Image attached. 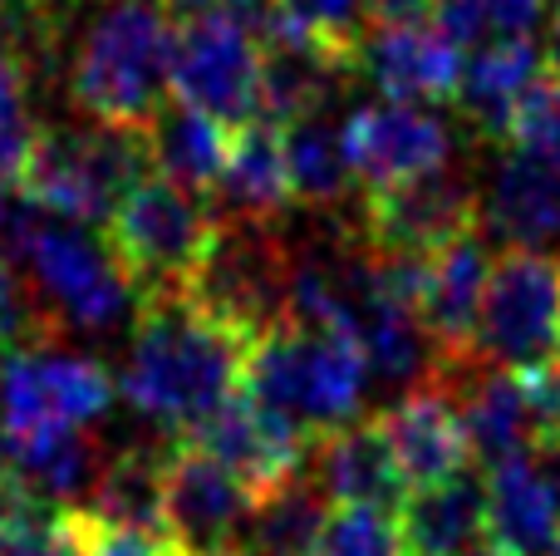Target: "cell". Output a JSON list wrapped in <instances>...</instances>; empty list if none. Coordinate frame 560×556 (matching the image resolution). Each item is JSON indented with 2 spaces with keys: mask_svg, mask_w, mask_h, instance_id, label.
<instances>
[{
  "mask_svg": "<svg viewBox=\"0 0 560 556\" xmlns=\"http://www.w3.org/2000/svg\"><path fill=\"white\" fill-rule=\"evenodd\" d=\"M280 138H285L295 202H310V207L345 202V193L354 187V167H349L339 124H329V114H310V118H295V124L280 128Z\"/></svg>",
  "mask_w": 560,
  "mask_h": 556,
  "instance_id": "obj_30",
  "label": "cell"
},
{
  "mask_svg": "<svg viewBox=\"0 0 560 556\" xmlns=\"http://www.w3.org/2000/svg\"><path fill=\"white\" fill-rule=\"evenodd\" d=\"M217 202L236 222H276L290 202H295V183H290L285 163V138L276 124L252 118L232 134V153H226L222 183H217Z\"/></svg>",
  "mask_w": 560,
  "mask_h": 556,
  "instance_id": "obj_25",
  "label": "cell"
},
{
  "mask_svg": "<svg viewBox=\"0 0 560 556\" xmlns=\"http://www.w3.org/2000/svg\"><path fill=\"white\" fill-rule=\"evenodd\" d=\"M546 55L532 39H502V45H482L477 55L463 59V79H457V114L472 124V134L512 143V124L532 89L541 84Z\"/></svg>",
  "mask_w": 560,
  "mask_h": 556,
  "instance_id": "obj_22",
  "label": "cell"
},
{
  "mask_svg": "<svg viewBox=\"0 0 560 556\" xmlns=\"http://www.w3.org/2000/svg\"><path fill=\"white\" fill-rule=\"evenodd\" d=\"M463 45L438 20L418 25H369L354 45V74L374 84L378 99L404 104H453L463 79Z\"/></svg>",
  "mask_w": 560,
  "mask_h": 556,
  "instance_id": "obj_15",
  "label": "cell"
},
{
  "mask_svg": "<svg viewBox=\"0 0 560 556\" xmlns=\"http://www.w3.org/2000/svg\"><path fill=\"white\" fill-rule=\"evenodd\" d=\"M546 65L560 74V15L551 20V35H546Z\"/></svg>",
  "mask_w": 560,
  "mask_h": 556,
  "instance_id": "obj_42",
  "label": "cell"
},
{
  "mask_svg": "<svg viewBox=\"0 0 560 556\" xmlns=\"http://www.w3.org/2000/svg\"><path fill=\"white\" fill-rule=\"evenodd\" d=\"M0 443H5L10 478L45 508H69L74 498H89L98 468H104L89 429L30 433V439H0Z\"/></svg>",
  "mask_w": 560,
  "mask_h": 556,
  "instance_id": "obj_27",
  "label": "cell"
},
{
  "mask_svg": "<svg viewBox=\"0 0 560 556\" xmlns=\"http://www.w3.org/2000/svg\"><path fill=\"white\" fill-rule=\"evenodd\" d=\"M35 108H30V69L20 55L0 49V173L15 177L35 143Z\"/></svg>",
  "mask_w": 560,
  "mask_h": 556,
  "instance_id": "obj_34",
  "label": "cell"
},
{
  "mask_svg": "<svg viewBox=\"0 0 560 556\" xmlns=\"http://www.w3.org/2000/svg\"><path fill=\"white\" fill-rule=\"evenodd\" d=\"M261 45V118L276 128L325 114L345 79H354V49L325 45L300 30H266Z\"/></svg>",
  "mask_w": 560,
  "mask_h": 556,
  "instance_id": "obj_20",
  "label": "cell"
},
{
  "mask_svg": "<svg viewBox=\"0 0 560 556\" xmlns=\"http://www.w3.org/2000/svg\"><path fill=\"white\" fill-rule=\"evenodd\" d=\"M153 173L143 124H45L30 143L15 187L25 207L65 222L104 227L118 197Z\"/></svg>",
  "mask_w": 560,
  "mask_h": 556,
  "instance_id": "obj_4",
  "label": "cell"
},
{
  "mask_svg": "<svg viewBox=\"0 0 560 556\" xmlns=\"http://www.w3.org/2000/svg\"><path fill=\"white\" fill-rule=\"evenodd\" d=\"M551 556H560V542H556V552H551Z\"/></svg>",
  "mask_w": 560,
  "mask_h": 556,
  "instance_id": "obj_48",
  "label": "cell"
},
{
  "mask_svg": "<svg viewBox=\"0 0 560 556\" xmlns=\"http://www.w3.org/2000/svg\"><path fill=\"white\" fill-rule=\"evenodd\" d=\"M492 266H497V256L477 227L463 232L457 242H447L443 252L428 256L418 315H423L428 335L438 345V364L477 350V321H482V305H487Z\"/></svg>",
  "mask_w": 560,
  "mask_h": 556,
  "instance_id": "obj_19",
  "label": "cell"
},
{
  "mask_svg": "<svg viewBox=\"0 0 560 556\" xmlns=\"http://www.w3.org/2000/svg\"><path fill=\"white\" fill-rule=\"evenodd\" d=\"M266 30H300V35H315L325 45L354 49L359 35L369 30V0H276V15Z\"/></svg>",
  "mask_w": 560,
  "mask_h": 556,
  "instance_id": "obj_33",
  "label": "cell"
},
{
  "mask_svg": "<svg viewBox=\"0 0 560 556\" xmlns=\"http://www.w3.org/2000/svg\"><path fill=\"white\" fill-rule=\"evenodd\" d=\"M398 537L413 556H472L487 547V483L457 473L447 483L413 488L398 508Z\"/></svg>",
  "mask_w": 560,
  "mask_h": 556,
  "instance_id": "obj_24",
  "label": "cell"
},
{
  "mask_svg": "<svg viewBox=\"0 0 560 556\" xmlns=\"http://www.w3.org/2000/svg\"><path fill=\"white\" fill-rule=\"evenodd\" d=\"M433 0H369V25H418L433 20Z\"/></svg>",
  "mask_w": 560,
  "mask_h": 556,
  "instance_id": "obj_39",
  "label": "cell"
},
{
  "mask_svg": "<svg viewBox=\"0 0 560 556\" xmlns=\"http://www.w3.org/2000/svg\"><path fill=\"white\" fill-rule=\"evenodd\" d=\"M163 5L173 10L177 20H183V15H197V10H207V5H212V0H163Z\"/></svg>",
  "mask_w": 560,
  "mask_h": 556,
  "instance_id": "obj_43",
  "label": "cell"
},
{
  "mask_svg": "<svg viewBox=\"0 0 560 556\" xmlns=\"http://www.w3.org/2000/svg\"><path fill=\"white\" fill-rule=\"evenodd\" d=\"M551 364H556V374H560V350H556V360H551Z\"/></svg>",
  "mask_w": 560,
  "mask_h": 556,
  "instance_id": "obj_46",
  "label": "cell"
},
{
  "mask_svg": "<svg viewBox=\"0 0 560 556\" xmlns=\"http://www.w3.org/2000/svg\"><path fill=\"white\" fill-rule=\"evenodd\" d=\"M261 30L232 10H197L177 20L173 99L242 128L261 118Z\"/></svg>",
  "mask_w": 560,
  "mask_h": 556,
  "instance_id": "obj_8",
  "label": "cell"
},
{
  "mask_svg": "<svg viewBox=\"0 0 560 556\" xmlns=\"http://www.w3.org/2000/svg\"><path fill=\"white\" fill-rule=\"evenodd\" d=\"M118 399V380L79 350L49 340L0 355V439L89 429Z\"/></svg>",
  "mask_w": 560,
  "mask_h": 556,
  "instance_id": "obj_7",
  "label": "cell"
},
{
  "mask_svg": "<svg viewBox=\"0 0 560 556\" xmlns=\"http://www.w3.org/2000/svg\"><path fill=\"white\" fill-rule=\"evenodd\" d=\"M25 197H20V187H15V177L10 173H0V242L5 246H15V232H20V222H25Z\"/></svg>",
  "mask_w": 560,
  "mask_h": 556,
  "instance_id": "obj_40",
  "label": "cell"
},
{
  "mask_svg": "<svg viewBox=\"0 0 560 556\" xmlns=\"http://www.w3.org/2000/svg\"><path fill=\"white\" fill-rule=\"evenodd\" d=\"M310 473L329 493L335 508H384L398 512L408 502V478L388 449L378 419H354L345 429H329L310 449Z\"/></svg>",
  "mask_w": 560,
  "mask_h": 556,
  "instance_id": "obj_21",
  "label": "cell"
},
{
  "mask_svg": "<svg viewBox=\"0 0 560 556\" xmlns=\"http://www.w3.org/2000/svg\"><path fill=\"white\" fill-rule=\"evenodd\" d=\"M217 227L222 217L197 193L148 173L118 197V207L104 222V236L118 252L124 271L133 276L138 296L153 301V296H177L192 286L202 256L212 252Z\"/></svg>",
  "mask_w": 560,
  "mask_h": 556,
  "instance_id": "obj_6",
  "label": "cell"
},
{
  "mask_svg": "<svg viewBox=\"0 0 560 556\" xmlns=\"http://www.w3.org/2000/svg\"><path fill=\"white\" fill-rule=\"evenodd\" d=\"M512 143L560 163V74L541 79V84L532 89V99L522 104V114H516V124H512Z\"/></svg>",
  "mask_w": 560,
  "mask_h": 556,
  "instance_id": "obj_37",
  "label": "cell"
},
{
  "mask_svg": "<svg viewBox=\"0 0 560 556\" xmlns=\"http://www.w3.org/2000/svg\"><path fill=\"white\" fill-rule=\"evenodd\" d=\"M0 556H69L65 508L25 502L0 522Z\"/></svg>",
  "mask_w": 560,
  "mask_h": 556,
  "instance_id": "obj_35",
  "label": "cell"
},
{
  "mask_svg": "<svg viewBox=\"0 0 560 556\" xmlns=\"http://www.w3.org/2000/svg\"><path fill=\"white\" fill-rule=\"evenodd\" d=\"M10 252H20L39 301L74 331L98 335L128 325V315L143 311V296H138L133 276L124 271L118 252L108 246V236H98L84 222L25 212Z\"/></svg>",
  "mask_w": 560,
  "mask_h": 556,
  "instance_id": "obj_5",
  "label": "cell"
},
{
  "mask_svg": "<svg viewBox=\"0 0 560 556\" xmlns=\"http://www.w3.org/2000/svg\"><path fill=\"white\" fill-rule=\"evenodd\" d=\"M183 439H192L197 449L222 459L232 473H242L256 493L276 488V483L295 478L300 468H310V449H315V439H305L290 419L266 409L252 390H236L222 409L207 414Z\"/></svg>",
  "mask_w": 560,
  "mask_h": 556,
  "instance_id": "obj_16",
  "label": "cell"
},
{
  "mask_svg": "<svg viewBox=\"0 0 560 556\" xmlns=\"http://www.w3.org/2000/svg\"><path fill=\"white\" fill-rule=\"evenodd\" d=\"M197 305L222 315L242 335H266L271 325L285 321L290 305V256L276 242L271 222H236L222 217L212 236V252L202 256L192 286H187Z\"/></svg>",
  "mask_w": 560,
  "mask_h": 556,
  "instance_id": "obj_9",
  "label": "cell"
},
{
  "mask_svg": "<svg viewBox=\"0 0 560 556\" xmlns=\"http://www.w3.org/2000/svg\"><path fill=\"white\" fill-rule=\"evenodd\" d=\"M232 15H242L246 25H256V30H266L271 25V15H276V0H222Z\"/></svg>",
  "mask_w": 560,
  "mask_h": 556,
  "instance_id": "obj_41",
  "label": "cell"
},
{
  "mask_svg": "<svg viewBox=\"0 0 560 556\" xmlns=\"http://www.w3.org/2000/svg\"><path fill=\"white\" fill-rule=\"evenodd\" d=\"M39 5H59V0H39Z\"/></svg>",
  "mask_w": 560,
  "mask_h": 556,
  "instance_id": "obj_47",
  "label": "cell"
},
{
  "mask_svg": "<svg viewBox=\"0 0 560 556\" xmlns=\"http://www.w3.org/2000/svg\"><path fill=\"white\" fill-rule=\"evenodd\" d=\"M477 193L453 167L364 197V246L378 256H433L477 227Z\"/></svg>",
  "mask_w": 560,
  "mask_h": 556,
  "instance_id": "obj_14",
  "label": "cell"
},
{
  "mask_svg": "<svg viewBox=\"0 0 560 556\" xmlns=\"http://www.w3.org/2000/svg\"><path fill=\"white\" fill-rule=\"evenodd\" d=\"M482 212L487 227L512 246L541 252L560 242V163L512 143V153H502V163L487 177Z\"/></svg>",
  "mask_w": 560,
  "mask_h": 556,
  "instance_id": "obj_23",
  "label": "cell"
},
{
  "mask_svg": "<svg viewBox=\"0 0 560 556\" xmlns=\"http://www.w3.org/2000/svg\"><path fill=\"white\" fill-rule=\"evenodd\" d=\"M404 556H413V552H404Z\"/></svg>",
  "mask_w": 560,
  "mask_h": 556,
  "instance_id": "obj_49",
  "label": "cell"
},
{
  "mask_svg": "<svg viewBox=\"0 0 560 556\" xmlns=\"http://www.w3.org/2000/svg\"><path fill=\"white\" fill-rule=\"evenodd\" d=\"M443 370H447L443 380L447 394H453L457 414H463L472 459L482 468L551 449L541 404H536V390H532V370H506V364L482 360L477 350L443 360Z\"/></svg>",
  "mask_w": 560,
  "mask_h": 556,
  "instance_id": "obj_12",
  "label": "cell"
},
{
  "mask_svg": "<svg viewBox=\"0 0 560 556\" xmlns=\"http://www.w3.org/2000/svg\"><path fill=\"white\" fill-rule=\"evenodd\" d=\"M339 134H345L354 183L364 193L453 167V128H447V118L433 104L374 99V104L349 108Z\"/></svg>",
  "mask_w": 560,
  "mask_h": 556,
  "instance_id": "obj_11",
  "label": "cell"
},
{
  "mask_svg": "<svg viewBox=\"0 0 560 556\" xmlns=\"http://www.w3.org/2000/svg\"><path fill=\"white\" fill-rule=\"evenodd\" d=\"M246 360H252V335L197 305L187 291L153 296L138 311L118 394L143 419L173 433H192L207 414L246 390Z\"/></svg>",
  "mask_w": 560,
  "mask_h": 556,
  "instance_id": "obj_1",
  "label": "cell"
},
{
  "mask_svg": "<svg viewBox=\"0 0 560 556\" xmlns=\"http://www.w3.org/2000/svg\"><path fill=\"white\" fill-rule=\"evenodd\" d=\"M487 547L551 556L560 542V453H522L487 468Z\"/></svg>",
  "mask_w": 560,
  "mask_h": 556,
  "instance_id": "obj_17",
  "label": "cell"
},
{
  "mask_svg": "<svg viewBox=\"0 0 560 556\" xmlns=\"http://www.w3.org/2000/svg\"><path fill=\"white\" fill-rule=\"evenodd\" d=\"M560 350V262L532 246H506L492 266L477 321V355L506 370H541Z\"/></svg>",
  "mask_w": 560,
  "mask_h": 556,
  "instance_id": "obj_10",
  "label": "cell"
},
{
  "mask_svg": "<svg viewBox=\"0 0 560 556\" xmlns=\"http://www.w3.org/2000/svg\"><path fill=\"white\" fill-rule=\"evenodd\" d=\"M45 340V315H39L35 286H25L5 262H0V355L20 345Z\"/></svg>",
  "mask_w": 560,
  "mask_h": 556,
  "instance_id": "obj_38",
  "label": "cell"
},
{
  "mask_svg": "<svg viewBox=\"0 0 560 556\" xmlns=\"http://www.w3.org/2000/svg\"><path fill=\"white\" fill-rule=\"evenodd\" d=\"M329 512H335L329 493L315 483V473L300 468L295 478L256 493L252 522H246V547L256 556H310Z\"/></svg>",
  "mask_w": 560,
  "mask_h": 556,
  "instance_id": "obj_28",
  "label": "cell"
},
{
  "mask_svg": "<svg viewBox=\"0 0 560 556\" xmlns=\"http://www.w3.org/2000/svg\"><path fill=\"white\" fill-rule=\"evenodd\" d=\"M369 370L364 350L349 340L345 331L305 321H280L266 335L252 340V360H246V390L290 419L305 439H319L329 429H345L364 414Z\"/></svg>",
  "mask_w": 560,
  "mask_h": 556,
  "instance_id": "obj_3",
  "label": "cell"
},
{
  "mask_svg": "<svg viewBox=\"0 0 560 556\" xmlns=\"http://www.w3.org/2000/svg\"><path fill=\"white\" fill-rule=\"evenodd\" d=\"M84 512L108 528H128V532H148V537H163V453L148 449H128L118 459H104L94 488L84 498ZM173 547V542H167Z\"/></svg>",
  "mask_w": 560,
  "mask_h": 556,
  "instance_id": "obj_29",
  "label": "cell"
},
{
  "mask_svg": "<svg viewBox=\"0 0 560 556\" xmlns=\"http://www.w3.org/2000/svg\"><path fill=\"white\" fill-rule=\"evenodd\" d=\"M256 488L192 439L163 453V528L173 552H217L246 537Z\"/></svg>",
  "mask_w": 560,
  "mask_h": 556,
  "instance_id": "obj_13",
  "label": "cell"
},
{
  "mask_svg": "<svg viewBox=\"0 0 560 556\" xmlns=\"http://www.w3.org/2000/svg\"><path fill=\"white\" fill-rule=\"evenodd\" d=\"M173 556H256L252 547H217V552H173Z\"/></svg>",
  "mask_w": 560,
  "mask_h": 556,
  "instance_id": "obj_44",
  "label": "cell"
},
{
  "mask_svg": "<svg viewBox=\"0 0 560 556\" xmlns=\"http://www.w3.org/2000/svg\"><path fill=\"white\" fill-rule=\"evenodd\" d=\"M177 15L163 0H108L69 65V94L98 124H148L173 94Z\"/></svg>",
  "mask_w": 560,
  "mask_h": 556,
  "instance_id": "obj_2",
  "label": "cell"
},
{
  "mask_svg": "<svg viewBox=\"0 0 560 556\" xmlns=\"http://www.w3.org/2000/svg\"><path fill=\"white\" fill-rule=\"evenodd\" d=\"M143 128H148V153H153L158 177H167V183L187 187L197 197L217 193L236 128H226L222 118L202 114V108L177 104V99L158 108Z\"/></svg>",
  "mask_w": 560,
  "mask_h": 556,
  "instance_id": "obj_26",
  "label": "cell"
},
{
  "mask_svg": "<svg viewBox=\"0 0 560 556\" xmlns=\"http://www.w3.org/2000/svg\"><path fill=\"white\" fill-rule=\"evenodd\" d=\"M438 25L457 45H502V39H532L546 20V0H438Z\"/></svg>",
  "mask_w": 560,
  "mask_h": 556,
  "instance_id": "obj_31",
  "label": "cell"
},
{
  "mask_svg": "<svg viewBox=\"0 0 560 556\" xmlns=\"http://www.w3.org/2000/svg\"><path fill=\"white\" fill-rule=\"evenodd\" d=\"M310 556H404L398 512L384 508H335Z\"/></svg>",
  "mask_w": 560,
  "mask_h": 556,
  "instance_id": "obj_32",
  "label": "cell"
},
{
  "mask_svg": "<svg viewBox=\"0 0 560 556\" xmlns=\"http://www.w3.org/2000/svg\"><path fill=\"white\" fill-rule=\"evenodd\" d=\"M378 429H384L408 488L447 483V478H457V473H467V463H472V443H467L463 414H457L443 380H423V384H413V390H404L378 414Z\"/></svg>",
  "mask_w": 560,
  "mask_h": 556,
  "instance_id": "obj_18",
  "label": "cell"
},
{
  "mask_svg": "<svg viewBox=\"0 0 560 556\" xmlns=\"http://www.w3.org/2000/svg\"><path fill=\"white\" fill-rule=\"evenodd\" d=\"M551 453H560V449H551Z\"/></svg>",
  "mask_w": 560,
  "mask_h": 556,
  "instance_id": "obj_50",
  "label": "cell"
},
{
  "mask_svg": "<svg viewBox=\"0 0 560 556\" xmlns=\"http://www.w3.org/2000/svg\"><path fill=\"white\" fill-rule=\"evenodd\" d=\"M65 522H69V556H173L163 537L108 528V522L89 518L84 508H65Z\"/></svg>",
  "mask_w": 560,
  "mask_h": 556,
  "instance_id": "obj_36",
  "label": "cell"
},
{
  "mask_svg": "<svg viewBox=\"0 0 560 556\" xmlns=\"http://www.w3.org/2000/svg\"><path fill=\"white\" fill-rule=\"evenodd\" d=\"M472 556H502V552H492V547H477Z\"/></svg>",
  "mask_w": 560,
  "mask_h": 556,
  "instance_id": "obj_45",
  "label": "cell"
}]
</instances>
